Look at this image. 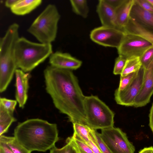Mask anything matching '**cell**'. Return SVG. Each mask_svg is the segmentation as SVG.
<instances>
[{
    "instance_id": "obj_1",
    "label": "cell",
    "mask_w": 153,
    "mask_h": 153,
    "mask_svg": "<svg viewBox=\"0 0 153 153\" xmlns=\"http://www.w3.org/2000/svg\"><path fill=\"white\" fill-rule=\"evenodd\" d=\"M44 75L46 90L55 107L72 123L85 125V96L72 71L50 65L45 68Z\"/></svg>"
},
{
    "instance_id": "obj_2",
    "label": "cell",
    "mask_w": 153,
    "mask_h": 153,
    "mask_svg": "<svg viewBox=\"0 0 153 153\" xmlns=\"http://www.w3.org/2000/svg\"><path fill=\"white\" fill-rule=\"evenodd\" d=\"M14 135L20 144L31 152L50 150L59 140L57 125L39 118L19 123L14 129Z\"/></svg>"
},
{
    "instance_id": "obj_3",
    "label": "cell",
    "mask_w": 153,
    "mask_h": 153,
    "mask_svg": "<svg viewBox=\"0 0 153 153\" xmlns=\"http://www.w3.org/2000/svg\"><path fill=\"white\" fill-rule=\"evenodd\" d=\"M51 44L38 43L19 37L15 45V57L18 68L28 73L52 53Z\"/></svg>"
},
{
    "instance_id": "obj_4",
    "label": "cell",
    "mask_w": 153,
    "mask_h": 153,
    "mask_svg": "<svg viewBox=\"0 0 153 153\" xmlns=\"http://www.w3.org/2000/svg\"><path fill=\"white\" fill-rule=\"evenodd\" d=\"M60 15L56 6L47 5L27 30L41 43L51 44L56 38Z\"/></svg>"
},
{
    "instance_id": "obj_5",
    "label": "cell",
    "mask_w": 153,
    "mask_h": 153,
    "mask_svg": "<svg viewBox=\"0 0 153 153\" xmlns=\"http://www.w3.org/2000/svg\"><path fill=\"white\" fill-rule=\"evenodd\" d=\"M85 125L95 130L114 127V113L97 96H85Z\"/></svg>"
},
{
    "instance_id": "obj_6",
    "label": "cell",
    "mask_w": 153,
    "mask_h": 153,
    "mask_svg": "<svg viewBox=\"0 0 153 153\" xmlns=\"http://www.w3.org/2000/svg\"><path fill=\"white\" fill-rule=\"evenodd\" d=\"M100 135L112 153H134V146L120 128L113 127L102 129Z\"/></svg>"
},
{
    "instance_id": "obj_7",
    "label": "cell",
    "mask_w": 153,
    "mask_h": 153,
    "mask_svg": "<svg viewBox=\"0 0 153 153\" xmlns=\"http://www.w3.org/2000/svg\"><path fill=\"white\" fill-rule=\"evenodd\" d=\"M153 45L140 36L125 33L119 47L117 49L119 55L128 59L133 57H140Z\"/></svg>"
},
{
    "instance_id": "obj_8",
    "label": "cell",
    "mask_w": 153,
    "mask_h": 153,
    "mask_svg": "<svg viewBox=\"0 0 153 153\" xmlns=\"http://www.w3.org/2000/svg\"><path fill=\"white\" fill-rule=\"evenodd\" d=\"M125 34L123 30L116 27L102 26L93 29L90 36L93 41L99 45L117 49Z\"/></svg>"
},
{
    "instance_id": "obj_9",
    "label": "cell",
    "mask_w": 153,
    "mask_h": 153,
    "mask_svg": "<svg viewBox=\"0 0 153 153\" xmlns=\"http://www.w3.org/2000/svg\"><path fill=\"white\" fill-rule=\"evenodd\" d=\"M145 72V68L142 66L136 76L124 90L120 91L115 90L114 99L117 104L126 106L134 105L135 99L143 85Z\"/></svg>"
},
{
    "instance_id": "obj_10",
    "label": "cell",
    "mask_w": 153,
    "mask_h": 153,
    "mask_svg": "<svg viewBox=\"0 0 153 153\" xmlns=\"http://www.w3.org/2000/svg\"><path fill=\"white\" fill-rule=\"evenodd\" d=\"M153 94V59L145 68L143 82L140 90L135 99L133 106L139 107L146 105Z\"/></svg>"
},
{
    "instance_id": "obj_11",
    "label": "cell",
    "mask_w": 153,
    "mask_h": 153,
    "mask_svg": "<svg viewBox=\"0 0 153 153\" xmlns=\"http://www.w3.org/2000/svg\"><path fill=\"white\" fill-rule=\"evenodd\" d=\"M49 57L51 65L61 69L75 70L79 68L82 63L70 54L59 51L53 53Z\"/></svg>"
},
{
    "instance_id": "obj_12",
    "label": "cell",
    "mask_w": 153,
    "mask_h": 153,
    "mask_svg": "<svg viewBox=\"0 0 153 153\" xmlns=\"http://www.w3.org/2000/svg\"><path fill=\"white\" fill-rule=\"evenodd\" d=\"M16 88L15 98L20 108H23L28 98L29 87V80L30 75L20 69H17L15 72Z\"/></svg>"
},
{
    "instance_id": "obj_13",
    "label": "cell",
    "mask_w": 153,
    "mask_h": 153,
    "mask_svg": "<svg viewBox=\"0 0 153 153\" xmlns=\"http://www.w3.org/2000/svg\"><path fill=\"white\" fill-rule=\"evenodd\" d=\"M97 12L102 26L117 28L116 24L115 10L105 0H100L97 5Z\"/></svg>"
},
{
    "instance_id": "obj_14",
    "label": "cell",
    "mask_w": 153,
    "mask_h": 153,
    "mask_svg": "<svg viewBox=\"0 0 153 153\" xmlns=\"http://www.w3.org/2000/svg\"><path fill=\"white\" fill-rule=\"evenodd\" d=\"M135 2V0H125L122 4L115 10L117 28L123 31L124 28L129 20L131 9Z\"/></svg>"
},
{
    "instance_id": "obj_15",
    "label": "cell",
    "mask_w": 153,
    "mask_h": 153,
    "mask_svg": "<svg viewBox=\"0 0 153 153\" xmlns=\"http://www.w3.org/2000/svg\"><path fill=\"white\" fill-rule=\"evenodd\" d=\"M130 17L153 31V13L143 9L135 2L131 9Z\"/></svg>"
},
{
    "instance_id": "obj_16",
    "label": "cell",
    "mask_w": 153,
    "mask_h": 153,
    "mask_svg": "<svg viewBox=\"0 0 153 153\" xmlns=\"http://www.w3.org/2000/svg\"><path fill=\"white\" fill-rule=\"evenodd\" d=\"M123 30L125 33L141 36L153 45V31L142 25L130 17Z\"/></svg>"
},
{
    "instance_id": "obj_17",
    "label": "cell",
    "mask_w": 153,
    "mask_h": 153,
    "mask_svg": "<svg viewBox=\"0 0 153 153\" xmlns=\"http://www.w3.org/2000/svg\"><path fill=\"white\" fill-rule=\"evenodd\" d=\"M42 1V0H19L10 9L15 15H24L36 8L41 4Z\"/></svg>"
},
{
    "instance_id": "obj_18",
    "label": "cell",
    "mask_w": 153,
    "mask_h": 153,
    "mask_svg": "<svg viewBox=\"0 0 153 153\" xmlns=\"http://www.w3.org/2000/svg\"><path fill=\"white\" fill-rule=\"evenodd\" d=\"M16 121L13 114L0 103V136L7 132L12 123Z\"/></svg>"
},
{
    "instance_id": "obj_19",
    "label": "cell",
    "mask_w": 153,
    "mask_h": 153,
    "mask_svg": "<svg viewBox=\"0 0 153 153\" xmlns=\"http://www.w3.org/2000/svg\"><path fill=\"white\" fill-rule=\"evenodd\" d=\"M0 141L4 143L13 153H31L20 144L14 137L0 136Z\"/></svg>"
},
{
    "instance_id": "obj_20",
    "label": "cell",
    "mask_w": 153,
    "mask_h": 153,
    "mask_svg": "<svg viewBox=\"0 0 153 153\" xmlns=\"http://www.w3.org/2000/svg\"><path fill=\"white\" fill-rule=\"evenodd\" d=\"M73 124L74 130L73 135L85 143L89 142V134L92 128L87 125L79 123H75Z\"/></svg>"
},
{
    "instance_id": "obj_21",
    "label": "cell",
    "mask_w": 153,
    "mask_h": 153,
    "mask_svg": "<svg viewBox=\"0 0 153 153\" xmlns=\"http://www.w3.org/2000/svg\"><path fill=\"white\" fill-rule=\"evenodd\" d=\"M66 143L70 145L75 153H94L85 143L74 135L68 138Z\"/></svg>"
},
{
    "instance_id": "obj_22",
    "label": "cell",
    "mask_w": 153,
    "mask_h": 153,
    "mask_svg": "<svg viewBox=\"0 0 153 153\" xmlns=\"http://www.w3.org/2000/svg\"><path fill=\"white\" fill-rule=\"evenodd\" d=\"M142 66L139 57H134L128 59L120 76H124L130 73L137 72Z\"/></svg>"
},
{
    "instance_id": "obj_23",
    "label": "cell",
    "mask_w": 153,
    "mask_h": 153,
    "mask_svg": "<svg viewBox=\"0 0 153 153\" xmlns=\"http://www.w3.org/2000/svg\"><path fill=\"white\" fill-rule=\"evenodd\" d=\"M70 3L73 11L84 18L87 17L89 9L86 0H71Z\"/></svg>"
},
{
    "instance_id": "obj_24",
    "label": "cell",
    "mask_w": 153,
    "mask_h": 153,
    "mask_svg": "<svg viewBox=\"0 0 153 153\" xmlns=\"http://www.w3.org/2000/svg\"><path fill=\"white\" fill-rule=\"evenodd\" d=\"M89 134L91 139L102 153H112L101 139L100 133L96 130L92 129Z\"/></svg>"
},
{
    "instance_id": "obj_25",
    "label": "cell",
    "mask_w": 153,
    "mask_h": 153,
    "mask_svg": "<svg viewBox=\"0 0 153 153\" xmlns=\"http://www.w3.org/2000/svg\"><path fill=\"white\" fill-rule=\"evenodd\" d=\"M138 71L130 73L124 76H120L119 86L116 90L120 91L124 90L136 76Z\"/></svg>"
},
{
    "instance_id": "obj_26",
    "label": "cell",
    "mask_w": 153,
    "mask_h": 153,
    "mask_svg": "<svg viewBox=\"0 0 153 153\" xmlns=\"http://www.w3.org/2000/svg\"><path fill=\"white\" fill-rule=\"evenodd\" d=\"M127 59L119 55L115 59L113 73L114 75H120L122 73L125 65Z\"/></svg>"
},
{
    "instance_id": "obj_27",
    "label": "cell",
    "mask_w": 153,
    "mask_h": 153,
    "mask_svg": "<svg viewBox=\"0 0 153 153\" xmlns=\"http://www.w3.org/2000/svg\"><path fill=\"white\" fill-rule=\"evenodd\" d=\"M142 66L146 68L153 59V46L147 49L140 57Z\"/></svg>"
},
{
    "instance_id": "obj_28",
    "label": "cell",
    "mask_w": 153,
    "mask_h": 153,
    "mask_svg": "<svg viewBox=\"0 0 153 153\" xmlns=\"http://www.w3.org/2000/svg\"><path fill=\"white\" fill-rule=\"evenodd\" d=\"M17 102L16 100L1 97L0 98V103L6 109L13 114Z\"/></svg>"
},
{
    "instance_id": "obj_29",
    "label": "cell",
    "mask_w": 153,
    "mask_h": 153,
    "mask_svg": "<svg viewBox=\"0 0 153 153\" xmlns=\"http://www.w3.org/2000/svg\"><path fill=\"white\" fill-rule=\"evenodd\" d=\"M61 148L54 146L51 149L49 153H75L70 145L68 143Z\"/></svg>"
},
{
    "instance_id": "obj_30",
    "label": "cell",
    "mask_w": 153,
    "mask_h": 153,
    "mask_svg": "<svg viewBox=\"0 0 153 153\" xmlns=\"http://www.w3.org/2000/svg\"><path fill=\"white\" fill-rule=\"evenodd\" d=\"M135 2L143 9L153 13V7L147 0H135Z\"/></svg>"
},
{
    "instance_id": "obj_31",
    "label": "cell",
    "mask_w": 153,
    "mask_h": 153,
    "mask_svg": "<svg viewBox=\"0 0 153 153\" xmlns=\"http://www.w3.org/2000/svg\"><path fill=\"white\" fill-rule=\"evenodd\" d=\"M111 7L115 10L120 6L125 0H105Z\"/></svg>"
},
{
    "instance_id": "obj_32",
    "label": "cell",
    "mask_w": 153,
    "mask_h": 153,
    "mask_svg": "<svg viewBox=\"0 0 153 153\" xmlns=\"http://www.w3.org/2000/svg\"><path fill=\"white\" fill-rule=\"evenodd\" d=\"M90 137L89 141L86 144L90 148L94 153H102L100 150L94 142L90 136Z\"/></svg>"
},
{
    "instance_id": "obj_33",
    "label": "cell",
    "mask_w": 153,
    "mask_h": 153,
    "mask_svg": "<svg viewBox=\"0 0 153 153\" xmlns=\"http://www.w3.org/2000/svg\"><path fill=\"white\" fill-rule=\"evenodd\" d=\"M0 153H13L4 143L0 141Z\"/></svg>"
},
{
    "instance_id": "obj_34",
    "label": "cell",
    "mask_w": 153,
    "mask_h": 153,
    "mask_svg": "<svg viewBox=\"0 0 153 153\" xmlns=\"http://www.w3.org/2000/svg\"><path fill=\"white\" fill-rule=\"evenodd\" d=\"M150 127L153 133V103L150 109L149 114Z\"/></svg>"
},
{
    "instance_id": "obj_35",
    "label": "cell",
    "mask_w": 153,
    "mask_h": 153,
    "mask_svg": "<svg viewBox=\"0 0 153 153\" xmlns=\"http://www.w3.org/2000/svg\"><path fill=\"white\" fill-rule=\"evenodd\" d=\"M19 0H7L4 3L5 6L7 7L10 8L16 4Z\"/></svg>"
},
{
    "instance_id": "obj_36",
    "label": "cell",
    "mask_w": 153,
    "mask_h": 153,
    "mask_svg": "<svg viewBox=\"0 0 153 153\" xmlns=\"http://www.w3.org/2000/svg\"><path fill=\"white\" fill-rule=\"evenodd\" d=\"M139 153H153V147L145 148L141 150Z\"/></svg>"
},
{
    "instance_id": "obj_37",
    "label": "cell",
    "mask_w": 153,
    "mask_h": 153,
    "mask_svg": "<svg viewBox=\"0 0 153 153\" xmlns=\"http://www.w3.org/2000/svg\"><path fill=\"white\" fill-rule=\"evenodd\" d=\"M153 7V0H147Z\"/></svg>"
},
{
    "instance_id": "obj_38",
    "label": "cell",
    "mask_w": 153,
    "mask_h": 153,
    "mask_svg": "<svg viewBox=\"0 0 153 153\" xmlns=\"http://www.w3.org/2000/svg\"><path fill=\"white\" fill-rule=\"evenodd\" d=\"M75 153L74 152V153Z\"/></svg>"
}]
</instances>
